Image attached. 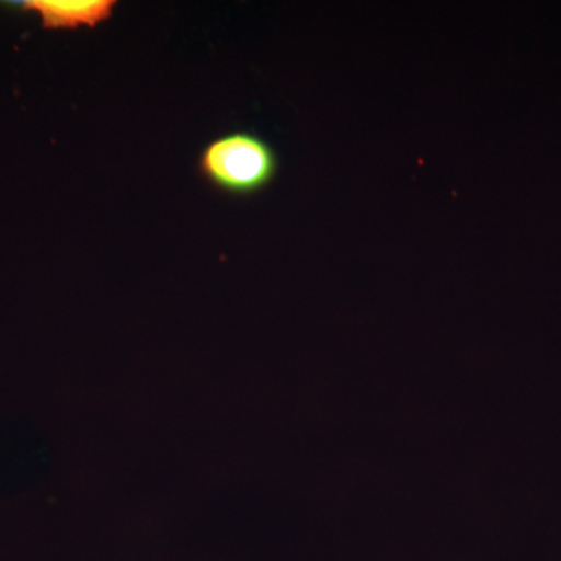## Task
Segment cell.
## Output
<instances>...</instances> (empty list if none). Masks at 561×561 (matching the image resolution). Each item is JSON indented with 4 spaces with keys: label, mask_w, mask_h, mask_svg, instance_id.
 I'll use <instances>...</instances> for the list:
<instances>
[{
    "label": "cell",
    "mask_w": 561,
    "mask_h": 561,
    "mask_svg": "<svg viewBox=\"0 0 561 561\" xmlns=\"http://www.w3.org/2000/svg\"><path fill=\"white\" fill-rule=\"evenodd\" d=\"M25 13H35L44 31L76 32L101 27L113 20L117 0H22Z\"/></svg>",
    "instance_id": "7a4b0ae2"
},
{
    "label": "cell",
    "mask_w": 561,
    "mask_h": 561,
    "mask_svg": "<svg viewBox=\"0 0 561 561\" xmlns=\"http://www.w3.org/2000/svg\"><path fill=\"white\" fill-rule=\"evenodd\" d=\"M197 169L214 190L232 197H251L275 181L279 157L272 144L256 133L230 131L203 147Z\"/></svg>",
    "instance_id": "6da1fadb"
}]
</instances>
